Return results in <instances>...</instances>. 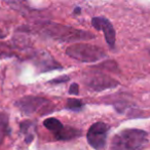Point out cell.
<instances>
[{
  "mask_svg": "<svg viewBox=\"0 0 150 150\" xmlns=\"http://www.w3.org/2000/svg\"><path fill=\"white\" fill-rule=\"evenodd\" d=\"M92 25L98 31L104 32L105 39H106L108 45L111 48L115 46V30L113 28L112 24L110 23L109 20H107L104 17H96L93 18Z\"/></svg>",
  "mask_w": 150,
  "mask_h": 150,
  "instance_id": "cell-6",
  "label": "cell"
},
{
  "mask_svg": "<svg viewBox=\"0 0 150 150\" xmlns=\"http://www.w3.org/2000/svg\"><path fill=\"white\" fill-rule=\"evenodd\" d=\"M83 107V103L78 99H68L66 108L71 111H80Z\"/></svg>",
  "mask_w": 150,
  "mask_h": 150,
  "instance_id": "cell-13",
  "label": "cell"
},
{
  "mask_svg": "<svg viewBox=\"0 0 150 150\" xmlns=\"http://www.w3.org/2000/svg\"><path fill=\"white\" fill-rule=\"evenodd\" d=\"M41 25V31L52 39L61 40V41H76V40L94 38V35L90 34L88 32L75 29L70 26L61 25L52 22H46Z\"/></svg>",
  "mask_w": 150,
  "mask_h": 150,
  "instance_id": "cell-2",
  "label": "cell"
},
{
  "mask_svg": "<svg viewBox=\"0 0 150 150\" xmlns=\"http://www.w3.org/2000/svg\"><path fill=\"white\" fill-rule=\"evenodd\" d=\"M69 80V77L68 76H62V77H59V78H56V79H52L50 80V83H62V82H65V81H68Z\"/></svg>",
  "mask_w": 150,
  "mask_h": 150,
  "instance_id": "cell-15",
  "label": "cell"
},
{
  "mask_svg": "<svg viewBox=\"0 0 150 150\" xmlns=\"http://www.w3.org/2000/svg\"><path fill=\"white\" fill-rule=\"evenodd\" d=\"M66 54L72 59L83 63H93L105 58L106 54L101 47L88 43H75L68 46Z\"/></svg>",
  "mask_w": 150,
  "mask_h": 150,
  "instance_id": "cell-3",
  "label": "cell"
},
{
  "mask_svg": "<svg viewBox=\"0 0 150 150\" xmlns=\"http://www.w3.org/2000/svg\"><path fill=\"white\" fill-rule=\"evenodd\" d=\"M33 125V122H31V121H24V122L21 123V131L26 135L25 140L27 143H30L32 141V139H33V134L30 132V129Z\"/></svg>",
  "mask_w": 150,
  "mask_h": 150,
  "instance_id": "cell-12",
  "label": "cell"
},
{
  "mask_svg": "<svg viewBox=\"0 0 150 150\" xmlns=\"http://www.w3.org/2000/svg\"><path fill=\"white\" fill-rule=\"evenodd\" d=\"M48 104V101L39 97H24L16 102V106L25 114H32L39 110L44 105Z\"/></svg>",
  "mask_w": 150,
  "mask_h": 150,
  "instance_id": "cell-5",
  "label": "cell"
},
{
  "mask_svg": "<svg viewBox=\"0 0 150 150\" xmlns=\"http://www.w3.org/2000/svg\"><path fill=\"white\" fill-rule=\"evenodd\" d=\"M9 131V117L5 112L0 113V142Z\"/></svg>",
  "mask_w": 150,
  "mask_h": 150,
  "instance_id": "cell-11",
  "label": "cell"
},
{
  "mask_svg": "<svg viewBox=\"0 0 150 150\" xmlns=\"http://www.w3.org/2000/svg\"><path fill=\"white\" fill-rule=\"evenodd\" d=\"M69 94L73 95V96H77L79 94V86L77 83H72L70 86V88H69Z\"/></svg>",
  "mask_w": 150,
  "mask_h": 150,
  "instance_id": "cell-14",
  "label": "cell"
},
{
  "mask_svg": "<svg viewBox=\"0 0 150 150\" xmlns=\"http://www.w3.org/2000/svg\"><path fill=\"white\" fill-rule=\"evenodd\" d=\"M43 125L48 129L52 133H54L56 135L57 133H59L60 131H62L64 125H62L59 119L54 118V117H50V118H46L45 120L43 121Z\"/></svg>",
  "mask_w": 150,
  "mask_h": 150,
  "instance_id": "cell-10",
  "label": "cell"
},
{
  "mask_svg": "<svg viewBox=\"0 0 150 150\" xmlns=\"http://www.w3.org/2000/svg\"><path fill=\"white\" fill-rule=\"evenodd\" d=\"M36 65L39 68L40 72H43V71H48L52 70V69H61V65L59 63H57L56 61L52 59V57H50V54H46V52H42L39 54V57L37 58V62Z\"/></svg>",
  "mask_w": 150,
  "mask_h": 150,
  "instance_id": "cell-8",
  "label": "cell"
},
{
  "mask_svg": "<svg viewBox=\"0 0 150 150\" xmlns=\"http://www.w3.org/2000/svg\"><path fill=\"white\" fill-rule=\"evenodd\" d=\"M109 127L105 122H95L88 132V142L95 150H104L106 146Z\"/></svg>",
  "mask_w": 150,
  "mask_h": 150,
  "instance_id": "cell-4",
  "label": "cell"
},
{
  "mask_svg": "<svg viewBox=\"0 0 150 150\" xmlns=\"http://www.w3.org/2000/svg\"><path fill=\"white\" fill-rule=\"evenodd\" d=\"M80 135H81V132L79 129L71 127H64L62 131H60L54 135V137L59 141H69V140L78 138Z\"/></svg>",
  "mask_w": 150,
  "mask_h": 150,
  "instance_id": "cell-9",
  "label": "cell"
},
{
  "mask_svg": "<svg viewBox=\"0 0 150 150\" xmlns=\"http://www.w3.org/2000/svg\"><path fill=\"white\" fill-rule=\"evenodd\" d=\"M4 37V34H3V32L0 30V38H3Z\"/></svg>",
  "mask_w": 150,
  "mask_h": 150,
  "instance_id": "cell-17",
  "label": "cell"
},
{
  "mask_svg": "<svg viewBox=\"0 0 150 150\" xmlns=\"http://www.w3.org/2000/svg\"><path fill=\"white\" fill-rule=\"evenodd\" d=\"M148 143V135L145 131L127 129L114 136L111 143L112 150H143Z\"/></svg>",
  "mask_w": 150,
  "mask_h": 150,
  "instance_id": "cell-1",
  "label": "cell"
},
{
  "mask_svg": "<svg viewBox=\"0 0 150 150\" xmlns=\"http://www.w3.org/2000/svg\"><path fill=\"white\" fill-rule=\"evenodd\" d=\"M90 88H94L95 91H102L105 88H115L118 86V82L116 80L112 79L107 75L101 74V73H94L92 77H88V81L86 82Z\"/></svg>",
  "mask_w": 150,
  "mask_h": 150,
  "instance_id": "cell-7",
  "label": "cell"
},
{
  "mask_svg": "<svg viewBox=\"0 0 150 150\" xmlns=\"http://www.w3.org/2000/svg\"><path fill=\"white\" fill-rule=\"evenodd\" d=\"M79 11H80V8H79V7H76V9L74 11V13H78Z\"/></svg>",
  "mask_w": 150,
  "mask_h": 150,
  "instance_id": "cell-16",
  "label": "cell"
}]
</instances>
